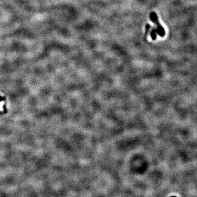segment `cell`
<instances>
[{"label": "cell", "mask_w": 197, "mask_h": 197, "mask_svg": "<svg viewBox=\"0 0 197 197\" xmlns=\"http://www.w3.org/2000/svg\"><path fill=\"white\" fill-rule=\"evenodd\" d=\"M151 21H153L157 25V33L160 36V37H164L165 35V31L163 27L160 25L158 20V17L155 12H151L150 15Z\"/></svg>", "instance_id": "obj_1"}, {"label": "cell", "mask_w": 197, "mask_h": 197, "mask_svg": "<svg viewBox=\"0 0 197 197\" xmlns=\"http://www.w3.org/2000/svg\"><path fill=\"white\" fill-rule=\"evenodd\" d=\"M156 33H157V29L153 28L152 29L151 32V36L153 40H156L157 38V35H156Z\"/></svg>", "instance_id": "obj_2"}, {"label": "cell", "mask_w": 197, "mask_h": 197, "mask_svg": "<svg viewBox=\"0 0 197 197\" xmlns=\"http://www.w3.org/2000/svg\"><path fill=\"white\" fill-rule=\"evenodd\" d=\"M150 28H151L150 25L148 24L146 25V31H145V38L147 37V36L148 33L149 32V30L150 29Z\"/></svg>", "instance_id": "obj_3"}, {"label": "cell", "mask_w": 197, "mask_h": 197, "mask_svg": "<svg viewBox=\"0 0 197 197\" xmlns=\"http://www.w3.org/2000/svg\"><path fill=\"white\" fill-rule=\"evenodd\" d=\"M175 197V196H172V197Z\"/></svg>", "instance_id": "obj_4"}]
</instances>
